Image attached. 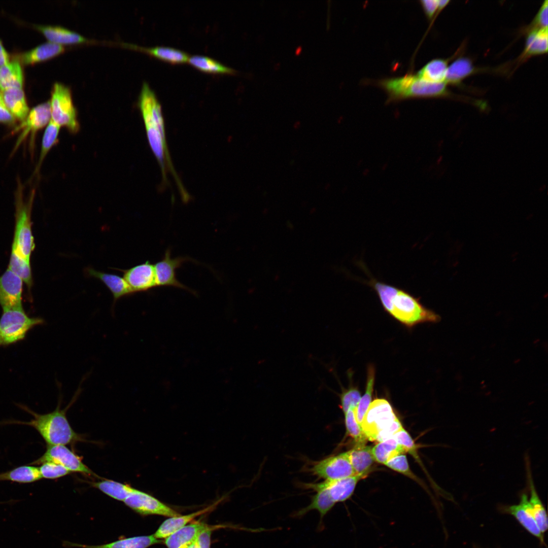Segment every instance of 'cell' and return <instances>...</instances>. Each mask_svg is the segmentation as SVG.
<instances>
[{
    "label": "cell",
    "mask_w": 548,
    "mask_h": 548,
    "mask_svg": "<svg viewBox=\"0 0 548 548\" xmlns=\"http://www.w3.org/2000/svg\"><path fill=\"white\" fill-rule=\"evenodd\" d=\"M365 283L377 294L385 310L405 325L412 327L420 323L435 322L438 316L425 307L406 290L377 280L369 276Z\"/></svg>",
    "instance_id": "cell-1"
},
{
    "label": "cell",
    "mask_w": 548,
    "mask_h": 548,
    "mask_svg": "<svg viewBox=\"0 0 548 548\" xmlns=\"http://www.w3.org/2000/svg\"><path fill=\"white\" fill-rule=\"evenodd\" d=\"M376 85L385 90L389 102L416 98L442 97L450 94L444 82H428L416 74L382 79L376 82Z\"/></svg>",
    "instance_id": "cell-2"
},
{
    "label": "cell",
    "mask_w": 548,
    "mask_h": 548,
    "mask_svg": "<svg viewBox=\"0 0 548 548\" xmlns=\"http://www.w3.org/2000/svg\"><path fill=\"white\" fill-rule=\"evenodd\" d=\"M52 412L39 414L24 405L23 409L30 413L33 418L28 422H15L33 427L43 438L47 445H66L82 440L70 425L65 414V409H60V403Z\"/></svg>",
    "instance_id": "cell-3"
},
{
    "label": "cell",
    "mask_w": 548,
    "mask_h": 548,
    "mask_svg": "<svg viewBox=\"0 0 548 548\" xmlns=\"http://www.w3.org/2000/svg\"><path fill=\"white\" fill-rule=\"evenodd\" d=\"M361 427L368 440L381 442L392 438L402 426L390 403L379 398L370 403Z\"/></svg>",
    "instance_id": "cell-4"
},
{
    "label": "cell",
    "mask_w": 548,
    "mask_h": 548,
    "mask_svg": "<svg viewBox=\"0 0 548 548\" xmlns=\"http://www.w3.org/2000/svg\"><path fill=\"white\" fill-rule=\"evenodd\" d=\"M23 188L20 180L18 179L15 193V228L12 243L15 245L26 259L30 261L31 252L35 248L31 222L35 190H31L29 198L25 199Z\"/></svg>",
    "instance_id": "cell-5"
},
{
    "label": "cell",
    "mask_w": 548,
    "mask_h": 548,
    "mask_svg": "<svg viewBox=\"0 0 548 548\" xmlns=\"http://www.w3.org/2000/svg\"><path fill=\"white\" fill-rule=\"evenodd\" d=\"M44 323L39 317H30L23 306L3 310L0 318V347L23 340L34 327Z\"/></svg>",
    "instance_id": "cell-6"
},
{
    "label": "cell",
    "mask_w": 548,
    "mask_h": 548,
    "mask_svg": "<svg viewBox=\"0 0 548 548\" xmlns=\"http://www.w3.org/2000/svg\"><path fill=\"white\" fill-rule=\"evenodd\" d=\"M50 102L51 120L60 127H65L72 133L78 132L80 124L77 111L69 87L59 82L55 83Z\"/></svg>",
    "instance_id": "cell-7"
},
{
    "label": "cell",
    "mask_w": 548,
    "mask_h": 548,
    "mask_svg": "<svg viewBox=\"0 0 548 548\" xmlns=\"http://www.w3.org/2000/svg\"><path fill=\"white\" fill-rule=\"evenodd\" d=\"M51 119L50 100L41 103L29 110L26 118L18 123L12 130V134L19 133L13 154L28 138H30V147L33 150L36 133L47 126Z\"/></svg>",
    "instance_id": "cell-8"
},
{
    "label": "cell",
    "mask_w": 548,
    "mask_h": 548,
    "mask_svg": "<svg viewBox=\"0 0 548 548\" xmlns=\"http://www.w3.org/2000/svg\"><path fill=\"white\" fill-rule=\"evenodd\" d=\"M310 471L324 480H339L356 475L348 451L314 462Z\"/></svg>",
    "instance_id": "cell-9"
},
{
    "label": "cell",
    "mask_w": 548,
    "mask_h": 548,
    "mask_svg": "<svg viewBox=\"0 0 548 548\" xmlns=\"http://www.w3.org/2000/svg\"><path fill=\"white\" fill-rule=\"evenodd\" d=\"M187 261L195 262L188 257L172 258L170 248L167 249L162 259L154 264L156 286L174 287L195 294L194 291L180 282L177 278V269Z\"/></svg>",
    "instance_id": "cell-10"
},
{
    "label": "cell",
    "mask_w": 548,
    "mask_h": 548,
    "mask_svg": "<svg viewBox=\"0 0 548 548\" xmlns=\"http://www.w3.org/2000/svg\"><path fill=\"white\" fill-rule=\"evenodd\" d=\"M46 462L61 465L71 472L97 476L83 463L80 457L65 445H47L46 451L43 455L30 464H42Z\"/></svg>",
    "instance_id": "cell-11"
},
{
    "label": "cell",
    "mask_w": 548,
    "mask_h": 548,
    "mask_svg": "<svg viewBox=\"0 0 548 548\" xmlns=\"http://www.w3.org/2000/svg\"><path fill=\"white\" fill-rule=\"evenodd\" d=\"M123 502L126 506L142 516L155 515L173 517L180 515L154 496L136 489Z\"/></svg>",
    "instance_id": "cell-12"
},
{
    "label": "cell",
    "mask_w": 548,
    "mask_h": 548,
    "mask_svg": "<svg viewBox=\"0 0 548 548\" xmlns=\"http://www.w3.org/2000/svg\"><path fill=\"white\" fill-rule=\"evenodd\" d=\"M365 477L356 474L335 480H324L318 483H303L302 488L317 492L325 490L336 503L344 502L353 494L358 482Z\"/></svg>",
    "instance_id": "cell-13"
},
{
    "label": "cell",
    "mask_w": 548,
    "mask_h": 548,
    "mask_svg": "<svg viewBox=\"0 0 548 548\" xmlns=\"http://www.w3.org/2000/svg\"><path fill=\"white\" fill-rule=\"evenodd\" d=\"M123 271V279L132 293L146 291L157 287L154 264L149 261Z\"/></svg>",
    "instance_id": "cell-14"
},
{
    "label": "cell",
    "mask_w": 548,
    "mask_h": 548,
    "mask_svg": "<svg viewBox=\"0 0 548 548\" xmlns=\"http://www.w3.org/2000/svg\"><path fill=\"white\" fill-rule=\"evenodd\" d=\"M23 283L8 268L0 276V305L3 310L22 306Z\"/></svg>",
    "instance_id": "cell-15"
},
{
    "label": "cell",
    "mask_w": 548,
    "mask_h": 548,
    "mask_svg": "<svg viewBox=\"0 0 548 548\" xmlns=\"http://www.w3.org/2000/svg\"><path fill=\"white\" fill-rule=\"evenodd\" d=\"M64 50L63 45L47 42L19 54L17 60L25 65H33L57 56Z\"/></svg>",
    "instance_id": "cell-16"
},
{
    "label": "cell",
    "mask_w": 548,
    "mask_h": 548,
    "mask_svg": "<svg viewBox=\"0 0 548 548\" xmlns=\"http://www.w3.org/2000/svg\"><path fill=\"white\" fill-rule=\"evenodd\" d=\"M335 504V503L325 490L319 491L312 497L311 503L309 505L294 512L291 516L292 518L300 519L311 510H316L320 515V520L317 529L319 531H322L324 529L323 519Z\"/></svg>",
    "instance_id": "cell-17"
},
{
    "label": "cell",
    "mask_w": 548,
    "mask_h": 548,
    "mask_svg": "<svg viewBox=\"0 0 548 548\" xmlns=\"http://www.w3.org/2000/svg\"><path fill=\"white\" fill-rule=\"evenodd\" d=\"M508 511L527 531L538 537L541 541H543L542 532L534 520L532 507L526 494H523L519 504L509 506L508 508Z\"/></svg>",
    "instance_id": "cell-18"
},
{
    "label": "cell",
    "mask_w": 548,
    "mask_h": 548,
    "mask_svg": "<svg viewBox=\"0 0 548 548\" xmlns=\"http://www.w3.org/2000/svg\"><path fill=\"white\" fill-rule=\"evenodd\" d=\"M208 526L197 522L186 525L165 539L167 548H187L194 542L199 533Z\"/></svg>",
    "instance_id": "cell-19"
},
{
    "label": "cell",
    "mask_w": 548,
    "mask_h": 548,
    "mask_svg": "<svg viewBox=\"0 0 548 548\" xmlns=\"http://www.w3.org/2000/svg\"><path fill=\"white\" fill-rule=\"evenodd\" d=\"M7 108L19 123L27 116L29 109L22 88H12L2 91Z\"/></svg>",
    "instance_id": "cell-20"
},
{
    "label": "cell",
    "mask_w": 548,
    "mask_h": 548,
    "mask_svg": "<svg viewBox=\"0 0 548 548\" xmlns=\"http://www.w3.org/2000/svg\"><path fill=\"white\" fill-rule=\"evenodd\" d=\"M49 42L59 45L85 43L87 39L79 33L60 26L36 25Z\"/></svg>",
    "instance_id": "cell-21"
},
{
    "label": "cell",
    "mask_w": 548,
    "mask_h": 548,
    "mask_svg": "<svg viewBox=\"0 0 548 548\" xmlns=\"http://www.w3.org/2000/svg\"><path fill=\"white\" fill-rule=\"evenodd\" d=\"M160 542L161 541L155 538L153 535H151L125 538L109 543L97 545H88L67 541L65 542V545L82 548H147Z\"/></svg>",
    "instance_id": "cell-22"
},
{
    "label": "cell",
    "mask_w": 548,
    "mask_h": 548,
    "mask_svg": "<svg viewBox=\"0 0 548 548\" xmlns=\"http://www.w3.org/2000/svg\"><path fill=\"white\" fill-rule=\"evenodd\" d=\"M547 28L533 29L527 31L525 47L520 60L524 61L536 55L547 52Z\"/></svg>",
    "instance_id": "cell-23"
},
{
    "label": "cell",
    "mask_w": 548,
    "mask_h": 548,
    "mask_svg": "<svg viewBox=\"0 0 548 548\" xmlns=\"http://www.w3.org/2000/svg\"><path fill=\"white\" fill-rule=\"evenodd\" d=\"M372 447L366 444L355 445L348 451L351 464L356 473L366 477L371 470L375 460Z\"/></svg>",
    "instance_id": "cell-24"
},
{
    "label": "cell",
    "mask_w": 548,
    "mask_h": 548,
    "mask_svg": "<svg viewBox=\"0 0 548 548\" xmlns=\"http://www.w3.org/2000/svg\"><path fill=\"white\" fill-rule=\"evenodd\" d=\"M85 272L88 276L98 279L104 283L112 292L115 302L132 293L125 280L118 275L105 273L90 267L86 268Z\"/></svg>",
    "instance_id": "cell-25"
},
{
    "label": "cell",
    "mask_w": 548,
    "mask_h": 548,
    "mask_svg": "<svg viewBox=\"0 0 548 548\" xmlns=\"http://www.w3.org/2000/svg\"><path fill=\"white\" fill-rule=\"evenodd\" d=\"M471 60L467 57H459L448 65L444 83L446 84L458 85L463 80L475 73Z\"/></svg>",
    "instance_id": "cell-26"
},
{
    "label": "cell",
    "mask_w": 548,
    "mask_h": 548,
    "mask_svg": "<svg viewBox=\"0 0 548 548\" xmlns=\"http://www.w3.org/2000/svg\"><path fill=\"white\" fill-rule=\"evenodd\" d=\"M212 508L210 506L188 515L170 517L160 525L153 535L158 539L166 538L187 525L196 517L210 510Z\"/></svg>",
    "instance_id": "cell-27"
},
{
    "label": "cell",
    "mask_w": 548,
    "mask_h": 548,
    "mask_svg": "<svg viewBox=\"0 0 548 548\" xmlns=\"http://www.w3.org/2000/svg\"><path fill=\"white\" fill-rule=\"evenodd\" d=\"M23 74L20 63L17 60L0 67V90L22 88Z\"/></svg>",
    "instance_id": "cell-28"
},
{
    "label": "cell",
    "mask_w": 548,
    "mask_h": 548,
    "mask_svg": "<svg viewBox=\"0 0 548 548\" xmlns=\"http://www.w3.org/2000/svg\"><path fill=\"white\" fill-rule=\"evenodd\" d=\"M8 268L19 277L29 289L31 287L32 278L30 261L26 259L13 243Z\"/></svg>",
    "instance_id": "cell-29"
},
{
    "label": "cell",
    "mask_w": 548,
    "mask_h": 548,
    "mask_svg": "<svg viewBox=\"0 0 548 548\" xmlns=\"http://www.w3.org/2000/svg\"><path fill=\"white\" fill-rule=\"evenodd\" d=\"M448 62V59H433L424 65L416 75L419 78L428 82H444Z\"/></svg>",
    "instance_id": "cell-30"
},
{
    "label": "cell",
    "mask_w": 548,
    "mask_h": 548,
    "mask_svg": "<svg viewBox=\"0 0 548 548\" xmlns=\"http://www.w3.org/2000/svg\"><path fill=\"white\" fill-rule=\"evenodd\" d=\"M527 464V472L529 487L530 491V503L532 511L534 520L541 532H545L547 529V518L546 511L537 493L531 476L529 463Z\"/></svg>",
    "instance_id": "cell-31"
},
{
    "label": "cell",
    "mask_w": 548,
    "mask_h": 548,
    "mask_svg": "<svg viewBox=\"0 0 548 548\" xmlns=\"http://www.w3.org/2000/svg\"><path fill=\"white\" fill-rule=\"evenodd\" d=\"M371 452L375 461L385 465L393 457L406 453L393 438L379 442L372 447Z\"/></svg>",
    "instance_id": "cell-32"
},
{
    "label": "cell",
    "mask_w": 548,
    "mask_h": 548,
    "mask_svg": "<svg viewBox=\"0 0 548 548\" xmlns=\"http://www.w3.org/2000/svg\"><path fill=\"white\" fill-rule=\"evenodd\" d=\"M42 478L39 467L22 466L0 473L1 481H12L19 483H30Z\"/></svg>",
    "instance_id": "cell-33"
},
{
    "label": "cell",
    "mask_w": 548,
    "mask_h": 548,
    "mask_svg": "<svg viewBox=\"0 0 548 548\" xmlns=\"http://www.w3.org/2000/svg\"><path fill=\"white\" fill-rule=\"evenodd\" d=\"M91 484L107 495L119 501H124L135 490L129 485L109 480L94 482Z\"/></svg>",
    "instance_id": "cell-34"
},
{
    "label": "cell",
    "mask_w": 548,
    "mask_h": 548,
    "mask_svg": "<svg viewBox=\"0 0 548 548\" xmlns=\"http://www.w3.org/2000/svg\"><path fill=\"white\" fill-rule=\"evenodd\" d=\"M133 48L146 52L150 54L161 59L173 62L181 63L188 61L189 55L185 52L176 48L156 46L154 47H144L136 45H130Z\"/></svg>",
    "instance_id": "cell-35"
},
{
    "label": "cell",
    "mask_w": 548,
    "mask_h": 548,
    "mask_svg": "<svg viewBox=\"0 0 548 548\" xmlns=\"http://www.w3.org/2000/svg\"><path fill=\"white\" fill-rule=\"evenodd\" d=\"M60 128V127L53 122L51 119L47 125L43 135L40 154L34 174H37L40 171L46 155L51 149L58 143Z\"/></svg>",
    "instance_id": "cell-36"
},
{
    "label": "cell",
    "mask_w": 548,
    "mask_h": 548,
    "mask_svg": "<svg viewBox=\"0 0 548 548\" xmlns=\"http://www.w3.org/2000/svg\"><path fill=\"white\" fill-rule=\"evenodd\" d=\"M374 379L375 369L372 365H370L367 369L365 392L361 397L357 406L354 409L356 420L360 426L367 409L371 402Z\"/></svg>",
    "instance_id": "cell-37"
},
{
    "label": "cell",
    "mask_w": 548,
    "mask_h": 548,
    "mask_svg": "<svg viewBox=\"0 0 548 548\" xmlns=\"http://www.w3.org/2000/svg\"><path fill=\"white\" fill-rule=\"evenodd\" d=\"M189 62L195 67L205 72L218 73L236 74L237 71L208 56L194 55L189 56Z\"/></svg>",
    "instance_id": "cell-38"
},
{
    "label": "cell",
    "mask_w": 548,
    "mask_h": 548,
    "mask_svg": "<svg viewBox=\"0 0 548 548\" xmlns=\"http://www.w3.org/2000/svg\"><path fill=\"white\" fill-rule=\"evenodd\" d=\"M354 409L350 408L344 414L347 433L354 439L356 445L366 444L368 440L356 420Z\"/></svg>",
    "instance_id": "cell-39"
},
{
    "label": "cell",
    "mask_w": 548,
    "mask_h": 548,
    "mask_svg": "<svg viewBox=\"0 0 548 548\" xmlns=\"http://www.w3.org/2000/svg\"><path fill=\"white\" fill-rule=\"evenodd\" d=\"M361 396L357 386L351 383L347 388L342 389L340 394V407L344 413L350 408H356Z\"/></svg>",
    "instance_id": "cell-40"
},
{
    "label": "cell",
    "mask_w": 548,
    "mask_h": 548,
    "mask_svg": "<svg viewBox=\"0 0 548 548\" xmlns=\"http://www.w3.org/2000/svg\"><path fill=\"white\" fill-rule=\"evenodd\" d=\"M39 468L42 478L56 479L71 472L62 465L52 462L43 463Z\"/></svg>",
    "instance_id": "cell-41"
},
{
    "label": "cell",
    "mask_w": 548,
    "mask_h": 548,
    "mask_svg": "<svg viewBox=\"0 0 548 548\" xmlns=\"http://www.w3.org/2000/svg\"><path fill=\"white\" fill-rule=\"evenodd\" d=\"M404 448L406 452L410 453L416 459H418L417 447L410 434L402 427L392 437Z\"/></svg>",
    "instance_id": "cell-42"
},
{
    "label": "cell",
    "mask_w": 548,
    "mask_h": 548,
    "mask_svg": "<svg viewBox=\"0 0 548 548\" xmlns=\"http://www.w3.org/2000/svg\"><path fill=\"white\" fill-rule=\"evenodd\" d=\"M385 465L394 471L414 480L417 479L410 469L406 456L404 454L398 455L393 457Z\"/></svg>",
    "instance_id": "cell-43"
},
{
    "label": "cell",
    "mask_w": 548,
    "mask_h": 548,
    "mask_svg": "<svg viewBox=\"0 0 548 548\" xmlns=\"http://www.w3.org/2000/svg\"><path fill=\"white\" fill-rule=\"evenodd\" d=\"M548 2L545 1L541 6L535 17L530 24L527 31L538 29L547 28Z\"/></svg>",
    "instance_id": "cell-44"
},
{
    "label": "cell",
    "mask_w": 548,
    "mask_h": 548,
    "mask_svg": "<svg viewBox=\"0 0 548 548\" xmlns=\"http://www.w3.org/2000/svg\"><path fill=\"white\" fill-rule=\"evenodd\" d=\"M0 124L14 128L18 124L17 120L9 111L4 102L2 91L0 90Z\"/></svg>",
    "instance_id": "cell-45"
},
{
    "label": "cell",
    "mask_w": 548,
    "mask_h": 548,
    "mask_svg": "<svg viewBox=\"0 0 548 548\" xmlns=\"http://www.w3.org/2000/svg\"><path fill=\"white\" fill-rule=\"evenodd\" d=\"M420 3L426 17L429 20H432L436 12L441 11L438 9V0H422Z\"/></svg>",
    "instance_id": "cell-46"
},
{
    "label": "cell",
    "mask_w": 548,
    "mask_h": 548,
    "mask_svg": "<svg viewBox=\"0 0 548 548\" xmlns=\"http://www.w3.org/2000/svg\"><path fill=\"white\" fill-rule=\"evenodd\" d=\"M212 529L208 527L199 533L194 542L195 548H210Z\"/></svg>",
    "instance_id": "cell-47"
},
{
    "label": "cell",
    "mask_w": 548,
    "mask_h": 548,
    "mask_svg": "<svg viewBox=\"0 0 548 548\" xmlns=\"http://www.w3.org/2000/svg\"><path fill=\"white\" fill-rule=\"evenodd\" d=\"M10 62L9 55L0 40V67Z\"/></svg>",
    "instance_id": "cell-48"
},
{
    "label": "cell",
    "mask_w": 548,
    "mask_h": 548,
    "mask_svg": "<svg viewBox=\"0 0 548 548\" xmlns=\"http://www.w3.org/2000/svg\"><path fill=\"white\" fill-rule=\"evenodd\" d=\"M194 542H195V541H194ZM187 548H195V547H194V542L193 543H192V544L191 545H190V546H189L188 547H187Z\"/></svg>",
    "instance_id": "cell-49"
}]
</instances>
